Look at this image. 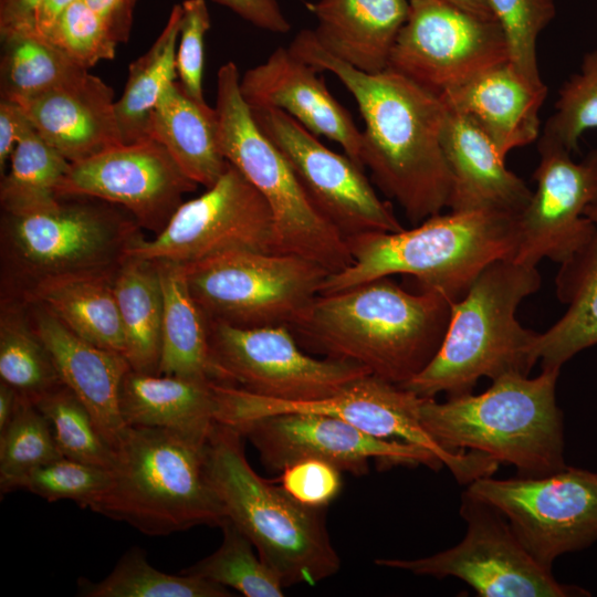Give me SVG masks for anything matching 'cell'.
<instances>
[{
	"label": "cell",
	"mask_w": 597,
	"mask_h": 597,
	"mask_svg": "<svg viewBox=\"0 0 597 597\" xmlns=\"http://www.w3.org/2000/svg\"><path fill=\"white\" fill-rule=\"evenodd\" d=\"M559 370L542 368L534 378L504 375L481 394L443 402L423 397L421 426L446 450L486 453L514 465L520 476L555 473L567 465L563 412L556 401Z\"/></svg>",
	"instance_id": "obj_4"
},
{
	"label": "cell",
	"mask_w": 597,
	"mask_h": 597,
	"mask_svg": "<svg viewBox=\"0 0 597 597\" xmlns=\"http://www.w3.org/2000/svg\"><path fill=\"white\" fill-rule=\"evenodd\" d=\"M48 419L63 457L111 470L115 451L101 434L91 412L64 384L33 401Z\"/></svg>",
	"instance_id": "obj_39"
},
{
	"label": "cell",
	"mask_w": 597,
	"mask_h": 597,
	"mask_svg": "<svg viewBox=\"0 0 597 597\" xmlns=\"http://www.w3.org/2000/svg\"><path fill=\"white\" fill-rule=\"evenodd\" d=\"M145 238L127 210L94 197L59 196L41 210L1 211L0 300L21 301L53 276L116 271Z\"/></svg>",
	"instance_id": "obj_8"
},
{
	"label": "cell",
	"mask_w": 597,
	"mask_h": 597,
	"mask_svg": "<svg viewBox=\"0 0 597 597\" xmlns=\"http://www.w3.org/2000/svg\"><path fill=\"white\" fill-rule=\"evenodd\" d=\"M149 137L198 186L211 187L228 167L219 147L216 108L189 97L177 81L165 88L151 113Z\"/></svg>",
	"instance_id": "obj_29"
},
{
	"label": "cell",
	"mask_w": 597,
	"mask_h": 597,
	"mask_svg": "<svg viewBox=\"0 0 597 597\" xmlns=\"http://www.w3.org/2000/svg\"><path fill=\"white\" fill-rule=\"evenodd\" d=\"M213 381L133 370L119 388L126 426L168 429L207 441L216 420Z\"/></svg>",
	"instance_id": "obj_27"
},
{
	"label": "cell",
	"mask_w": 597,
	"mask_h": 597,
	"mask_svg": "<svg viewBox=\"0 0 597 597\" xmlns=\"http://www.w3.org/2000/svg\"><path fill=\"white\" fill-rule=\"evenodd\" d=\"M114 292L130 368L158 374L164 298L156 262L127 256L116 272Z\"/></svg>",
	"instance_id": "obj_32"
},
{
	"label": "cell",
	"mask_w": 597,
	"mask_h": 597,
	"mask_svg": "<svg viewBox=\"0 0 597 597\" xmlns=\"http://www.w3.org/2000/svg\"><path fill=\"white\" fill-rule=\"evenodd\" d=\"M32 127L22 107L14 102L0 100V175L6 174L11 155L22 138Z\"/></svg>",
	"instance_id": "obj_48"
},
{
	"label": "cell",
	"mask_w": 597,
	"mask_h": 597,
	"mask_svg": "<svg viewBox=\"0 0 597 597\" xmlns=\"http://www.w3.org/2000/svg\"><path fill=\"white\" fill-rule=\"evenodd\" d=\"M212 379L281 401L326 398L370 374L365 367L302 350L287 325L238 327L208 322Z\"/></svg>",
	"instance_id": "obj_13"
},
{
	"label": "cell",
	"mask_w": 597,
	"mask_h": 597,
	"mask_svg": "<svg viewBox=\"0 0 597 597\" xmlns=\"http://www.w3.org/2000/svg\"><path fill=\"white\" fill-rule=\"evenodd\" d=\"M409 2V14L387 69L441 96L510 62L507 42L496 20L471 14L442 0Z\"/></svg>",
	"instance_id": "obj_15"
},
{
	"label": "cell",
	"mask_w": 597,
	"mask_h": 597,
	"mask_svg": "<svg viewBox=\"0 0 597 597\" xmlns=\"http://www.w3.org/2000/svg\"><path fill=\"white\" fill-rule=\"evenodd\" d=\"M471 14L495 20L488 4V0H442Z\"/></svg>",
	"instance_id": "obj_53"
},
{
	"label": "cell",
	"mask_w": 597,
	"mask_h": 597,
	"mask_svg": "<svg viewBox=\"0 0 597 597\" xmlns=\"http://www.w3.org/2000/svg\"><path fill=\"white\" fill-rule=\"evenodd\" d=\"M460 515L467 524L455 546L415 558H377L375 564L419 576L455 577L481 597H585L579 586L556 580L525 549L506 517L464 490Z\"/></svg>",
	"instance_id": "obj_12"
},
{
	"label": "cell",
	"mask_w": 597,
	"mask_h": 597,
	"mask_svg": "<svg viewBox=\"0 0 597 597\" xmlns=\"http://www.w3.org/2000/svg\"><path fill=\"white\" fill-rule=\"evenodd\" d=\"M519 240V216L494 210L450 211L411 229L357 234L347 239L352 263L328 274L320 294L402 274L415 279L418 291L455 302L488 265L513 259Z\"/></svg>",
	"instance_id": "obj_3"
},
{
	"label": "cell",
	"mask_w": 597,
	"mask_h": 597,
	"mask_svg": "<svg viewBox=\"0 0 597 597\" xmlns=\"http://www.w3.org/2000/svg\"><path fill=\"white\" fill-rule=\"evenodd\" d=\"M269 205L231 164L197 198L184 201L167 226L145 238L128 256L191 264L232 251H271Z\"/></svg>",
	"instance_id": "obj_16"
},
{
	"label": "cell",
	"mask_w": 597,
	"mask_h": 597,
	"mask_svg": "<svg viewBox=\"0 0 597 597\" xmlns=\"http://www.w3.org/2000/svg\"><path fill=\"white\" fill-rule=\"evenodd\" d=\"M227 62L217 73L218 140L226 160L262 195L273 218L272 252L306 258L329 274L352 263L346 238L320 212L283 154L255 123Z\"/></svg>",
	"instance_id": "obj_9"
},
{
	"label": "cell",
	"mask_w": 597,
	"mask_h": 597,
	"mask_svg": "<svg viewBox=\"0 0 597 597\" xmlns=\"http://www.w3.org/2000/svg\"><path fill=\"white\" fill-rule=\"evenodd\" d=\"M82 597H229V589L206 578L172 575L151 566L138 546L127 549L113 570L102 580H77Z\"/></svg>",
	"instance_id": "obj_37"
},
{
	"label": "cell",
	"mask_w": 597,
	"mask_h": 597,
	"mask_svg": "<svg viewBox=\"0 0 597 597\" xmlns=\"http://www.w3.org/2000/svg\"><path fill=\"white\" fill-rule=\"evenodd\" d=\"M25 303L32 325L50 350L63 384L88 409L114 450L127 427L119 410L121 384L130 369L127 358L78 337L41 304Z\"/></svg>",
	"instance_id": "obj_23"
},
{
	"label": "cell",
	"mask_w": 597,
	"mask_h": 597,
	"mask_svg": "<svg viewBox=\"0 0 597 597\" xmlns=\"http://www.w3.org/2000/svg\"><path fill=\"white\" fill-rule=\"evenodd\" d=\"M537 266L514 259L498 260L473 281L465 295L451 304L443 342L427 367L404 388L425 398L471 394L482 377L528 376L537 363L538 333L523 327L516 310L537 292Z\"/></svg>",
	"instance_id": "obj_5"
},
{
	"label": "cell",
	"mask_w": 597,
	"mask_h": 597,
	"mask_svg": "<svg viewBox=\"0 0 597 597\" xmlns=\"http://www.w3.org/2000/svg\"><path fill=\"white\" fill-rule=\"evenodd\" d=\"M176 52L179 85L192 100L206 103L202 90L205 36L211 25L206 0H185Z\"/></svg>",
	"instance_id": "obj_45"
},
{
	"label": "cell",
	"mask_w": 597,
	"mask_h": 597,
	"mask_svg": "<svg viewBox=\"0 0 597 597\" xmlns=\"http://www.w3.org/2000/svg\"><path fill=\"white\" fill-rule=\"evenodd\" d=\"M155 262L164 298L158 375L213 381L208 321L190 293L186 265Z\"/></svg>",
	"instance_id": "obj_31"
},
{
	"label": "cell",
	"mask_w": 597,
	"mask_h": 597,
	"mask_svg": "<svg viewBox=\"0 0 597 597\" xmlns=\"http://www.w3.org/2000/svg\"><path fill=\"white\" fill-rule=\"evenodd\" d=\"M488 4L505 35L510 63L531 85H545L538 71L536 43L556 14L554 1L488 0Z\"/></svg>",
	"instance_id": "obj_42"
},
{
	"label": "cell",
	"mask_w": 597,
	"mask_h": 597,
	"mask_svg": "<svg viewBox=\"0 0 597 597\" xmlns=\"http://www.w3.org/2000/svg\"><path fill=\"white\" fill-rule=\"evenodd\" d=\"M252 25L271 33L285 34L292 25L279 0H213Z\"/></svg>",
	"instance_id": "obj_47"
},
{
	"label": "cell",
	"mask_w": 597,
	"mask_h": 597,
	"mask_svg": "<svg viewBox=\"0 0 597 597\" xmlns=\"http://www.w3.org/2000/svg\"><path fill=\"white\" fill-rule=\"evenodd\" d=\"M197 187L167 149L148 138L71 164L57 196H87L115 203L143 230L157 234Z\"/></svg>",
	"instance_id": "obj_20"
},
{
	"label": "cell",
	"mask_w": 597,
	"mask_h": 597,
	"mask_svg": "<svg viewBox=\"0 0 597 597\" xmlns=\"http://www.w3.org/2000/svg\"><path fill=\"white\" fill-rule=\"evenodd\" d=\"M190 293L208 322L292 327L329 272L300 255L232 251L186 264Z\"/></svg>",
	"instance_id": "obj_11"
},
{
	"label": "cell",
	"mask_w": 597,
	"mask_h": 597,
	"mask_svg": "<svg viewBox=\"0 0 597 597\" xmlns=\"http://www.w3.org/2000/svg\"><path fill=\"white\" fill-rule=\"evenodd\" d=\"M305 7L316 18L314 34L332 55L375 74L388 67L389 55L405 24L409 0H317Z\"/></svg>",
	"instance_id": "obj_26"
},
{
	"label": "cell",
	"mask_w": 597,
	"mask_h": 597,
	"mask_svg": "<svg viewBox=\"0 0 597 597\" xmlns=\"http://www.w3.org/2000/svg\"><path fill=\"white\" fill-rule=\"evenodd\" d=\"M206 443L179 432L127 426L109 485L86 509L163 536L228 519L206 471Z\"/></svg>",
	"instance_id": "obj_7"
},
{
	"label": "cell",
	"mask_w": 597,
	"mask_h": 597,
	"mask_svg": "<svg viewBox=\"0 0 597 597\" xmlns=\"http://www.w3.org/2000/svg\"><path fill=\"white\" fill-rule=\"evenodd\" d=\"M117 270L49 277L35 284L21 301L41 304L78 337L125 356L114 292Z\"/></svg>",
	"instance_id": "obj_30"
},
{
	"label": "cell",
	"mask_w": 597,
	"mask_h": 597,
	"mask_svg": "<svg viewBox=\"0 0 597 597\" xmlns=\"http://www.w3.org/2000/svg\"><path fill=\"white\" fill-rule=\"evenodd\" d=\"M251 113L286 158L313 203L346 240L366 232L404 229L391 205L377 196L364 168L347 155L327 148L282 111L259 108Z\"/></svg>",
	"instance_id": "obj_17"
},
{
	"label": "cell",
	"mask_w": 597,
	"mask_h": 597,
	"mask_svg": "<svg viewBox=\"0 0 597 597\" xmlns=\"http://www.w3.org/2000/svg\"><path fill=\"white\" fill-rule=\"evenodd\" d=\"M597 128V50L583 56L579 71L561 87L555 111L540 138L573 153L582 135Z\"/></svg>",
	"instance_id": "obj_41"
},
{
	"label": "cell",
	"mask_w": 597,
	"mask_h": 597,
	"mask_svg": "<svg viewBox=\"0 0 597 597\" xmlns=\"http://www.w3.org/2000/svg\"><path fill=\"white\" fill-rule=\"evenodd\" d=\"M63 457L44 415L29 399L0 431V491H13L15 483L32 470Z\"/></svg>",
	"instance_id": "obj_40"
},
{
	"label": "cell",
	"mask_w": 597,
	"mask_h": 597,
	"mask_svg": "<svg viewBox=\"0 0 597 597\" xmlns=\"http://www.w3.org/2000/svg\"><path fill=\"white\" fill-rule=\"evenodd\" d=\"M220 527L223 537L219 548L181 573L232 588L245 597H282L280 577L255 555L248 536L229 519Z\"/></svg>",
	"instance_id": "obj_38"
},
{
	"label": "cell",
	"mask_w": 597,
	"mask_h": 597,
	"mask_svg": "<svg viewBox=\"0 0 597 597\" xmlns=\"http://www.w3.org/2000/svg\"><path fill=\"white\" fill-rule=\"evenodd\" d=\"M115 102L113 88L84 71L18 104L36 133L73 164L124 145Z\"/></svg>",
	"instance_id": "obj_22"
},
{
	"label": "cell",
	"mask_w": 597,
	"mask_h": 597,
	"mask_svg": "<svg viewBox=\"0 0 597 597\" xmlns=\"http://www.w3.org/2000/svg\"><path fill=\"white\" fill-rule=\"evenodd\" d=\"M76 0H43L38 17L36 32L45 36L62 12Z\"/></svg>",
	"instance_id": "obj_51"
},
{
	"label": "cell",
	"mask_w": 597,
	"mask_h": 597,
	"mask_svg": "<svg viewBox=\"0 0 597 597\" xmlns=\"http://www.w3.org/2000/svg\"><path fill=\"white\" fill-rule=\"evenodd\" d=\"M182 17L181 3L175 4L166 25L151 46L128 66L123 94L115 102L124 145L149 137L151 113L165 88L176 81V52Z\"/></svg>",
	"instance_id": "obj_33"
},
{
	"label": "cell",
	"mask_w": 597,
	"mask_h": 597,
	"mask_svg": "<svg viewBox=\"0 0 597 597\" xmlns=\"http://www.w3.org/2000/svg\"><path fill=\"white\" fill-rule=\"evenodd\" d=\"M342 471L328 462L305 459L281 472V486L297 502L310 507L327 506L341 492Z\"/></svg>",
	"instance_id": "obj_46"
},
{
	"label": "cell",
	"mask_w": 597,
	"mask_h": 597,
	"mask_svg": "<svg viewBox=\"0 0 597 597\" xmlns=\"http://www.w3.org/2000/svg\"><path fill=\"white\" fill-rule=\"evenodd\" d=\"M537 150L536 189L519 214L520 240L513 259L532 266L543 259L562 264L596 230L584 212L597 203V147L579 163L570 151L543 138Z\"/></svg>",
	"instance_id": "obj_19"
},
{
	"label": "cell",
	"mask_w": 597,
	"mask_h": 597,
	"mask_svg": "<svg viewBox=\"0 0 597 597\" xmlns=\"http://www.w3.org/2000/svg\"><path fill=\"white\" fill-rule=\"evenodd\" d=\"M318 73L289 48L279 46L240 77L241 95L251 109L282 111L315 136L337 143L345 155L364 168L362 130Z\"/></svg>",
	"instance_id": "obj_21"
},
{
	"label": "cell",
	"mask_w": 597,
	"mask_h": 597,
	"mask_svg": "<svg viewBox=\"0 0 597 597\" xmlns=\"http://www.w3.org/2000/svg\"><path fill=\"white\" fill-rule=\"evenodd\" d=\"M1 43V100L20 103L88 71L36 32L4 34Z\"/></svg>",
	"instance_id": "obj_35"
},
{
	"label": "cell",
	"mask_w": 597,
	"mask_h": 597,
	"mask_svg": "<svg viewBox=\"0 0 597 597\" xmlns=\"http://www.w3.org/2000/svg\"><path fill=\"white\" fill-rule=\"evenodd\" d=\"M242 434L216 422L206 443L208 480L227 517L252 542L284 587L316 585L335 575L341 558L325 523V507H310L250 465Z\"/></svg>",
	"instance_id": "obj_6"
},
{
	"label": "cell",
	"mask_w": 597,
	"mask_h": 597,
	"mask_svg": "<svg viewBox=\"0 0 597 597\" xmlns=\"http://www.w3.org/2000/svg\"><path fill=\"white\" fill-rule=\"evenodd\" d=\"M108 24L118 43L129 38L133 7L136 0H83Z\"/></svg>",
	"instance_id": "obj_50"
},
{
	"label": "cell",
	"mask_w": 597,
	"mask_h": 597,
	"mask_svg": "<svg viewBox=\"0 0 597 597\" xmlns=\"http://www.w3.org/2000/svg\"><path fill=\"white\" fill-rule=\"evenodd\" d=\"M111 480L108 469L61 457L22 476L13 491L25 490L49 502L70 500L86 509Z\"/></svg>",
	"instance_id": "obj_43"
},
{
	"label": "cell",
	"mask_w": 597,
	"mask_h": 597,
	"mask_svg": "<svg viewBox=\"0 0 597 597\" xmlns=\"http://www.w3.org/2000/svg\"><path fill=\"white\" fill-rule=\"evenodd\" d=\"M8 166L0 182L1 211L27 213L56 202L71 163L32 126L17 144Z\"/></svg>",
	"instance_id": "obj_36"
},
{
	"label": "cell",
	"mask_w": 597,
	"mask_h": 597,
	"mask_svg": "<svg viewBox=\"0 0 597 597\" xmlns=\"http://www.w3.org/2000/svg\"><path fill=\"white\" fill-rule=\"evenodd\" d=\"M584 214L596 224V230L559 264L555 292L567 310L537 335L534 355L542 368L561 369L576 354L597 344V203L588 206Z\"/></svg>",
	"instance_id": "obj_28"
},
{
	"label": "cell",
	"mask_w": 597,
	"mask_h": 597,
	"mask_svg": "<svg viewBox=\"0 0 597 597\" xmlns=\"http://www.w3.org/2000/svg\"><path fill=\"white\" fill-rule=\"evenodd\" d=\"M496 507L542 566L597 542V472L566 465L538 478H480L465 489Z\"/></svg>",
	"instance_id": "obj_14"
},
{
	"label": "cell",
	"mask_w": 597,
	"mask_h": 597,
	"mask_svg": "<svg viewBox=\"0 0 597 597\" xmlns=\"http://www.w3.org/2000/svg\"><path fill=\"white\" fill-rule=\"evenodd\" d=\"M547 94L546 85H531L505 62L440 97L449 109L474 121L505 158L512 149L538 139L540 109Z\"/></svg>",
	"instance_id": "obj_25"
},
{
	"label": "cell",
	"mask_w": 597,
	"mask_h": 597,
	"mask_svg": "<svg viewBox=\"0 0 597 597\" xmlns=\"http://www.w3.org/2000/svg\"><path fill=\"white\" fill-rule=\"evenodd\" d=\"M447 109L442 148L452 176L450 211L494 210L519 216L532 191L506 168L505 158L474 121Z\"/></svg>",
	"instance_id": "obj_24"
},
{
	"label": "cell",
	"mask_w": 597,
	"mask_h": 597,
	"mask_svg": "<svg viewBox=\"0 0 597 597\" xmlns=\"http://www.w3.org/2000/svg\"><path fill=\"white\" fill-rule=\"evenodd\" d=\"M271 472L281 473L290 464L316 459L342 472L364 475L369 461L384 468L426 465L442 469L443 463L428 450L402 441L370 436L336 417L312 412H282L259 417L235 427Z\"/></svg>",
	"instance_id": "obj_18"
},
{
	"label": "cell",
	"mask_w": 597,
	"mask_h": 597,
	"mask_svg": "<svg viewBox=\"0 0 597 597\" xmlns=\"http://www.w3.org/2000/svg\"><path fill=\"white\" fill-rule=\"evenodd\" d=\"M44 38L84 70L112 60L118 44L108 24L83 0L69 6Z\"/></svg>",
	"instance_id": "obj_44"
},
{
	"label": "cell",
	"mask_w": 597,
	"mask_h": 597,
	"mask_svg": "<svg viewBox=\"0 0 597 597\" xmlns=\"http://www.w3.org/2000/svg\"><path fill=\"white\" fill-rule=\"evenodd\" d=\"M289 49L318 72L333 73L352 94L365 124L362 165L409 222L417 226L448 208L452 176L442 148V98L390 69H355L328 53L310 29L296 33Z\"/></svg>",
	"instance_id": "obj_1"
},
{
	"label": "cell",
	"mask_w": 597,
	"mask_h": 597,
	"mask_svg": "<svg viewBox=\"0 0 597 597\" xmlns=\"http://www.w3.org/2000/svg\"><path fill=\"white\" fill-rule=\"evenodd\" d=\"M42 2L43 0H0V35L36 32V17Z\"/></svg>",
	"instance_id": "obj_49"
},
{
	"label": "cell",
	"mask_w": 597,
	"mask_h": 597,
	"mask_svg": "<svg viewBox=\"0 0 597 597\" xmlns=\"http://www.w3.org/2000/svg\"><path fill=\"white\" fill-rule=\"evenodd\" d=\"M22 396L10 385L0 380V431H2L15 416Z\"/></svg>",
	"instance_id": "obj_52"
},
{
	"label": "cell",
	"mask_w": 597,
	"mask_h": 597,
	"mask_svg": "<svg viewBox=\"0 0 597 597\" xmlns=\"http://www.w3.org/2000/svg\"><path fill=\"white\" fill-rule=\"evenodd\" d=\"M0 380L32 402L63 385L23 301L0 300Z\"/></svg>",
	"instance_id": "obj_34"
},
{
	"label": "cell",
	"mask_w": 597,
	"mask_h": 597,
	"mask_svg": "<svg viewBox=\"0 0 597 597\" xmlns=\"http://www.w3.org/2000/svg\"><path fill=\"white\" fill-rule=\"evenodd\" d=\"M451 304L439 292H410L386 276L318 294L291 329L325 357L404 386L438 353Z\"/></svg>",
	"instance_id": "obj_2"
},
{
	"label": "cell",
	"mask_w": 597,
	"mask_h": 597,
	"mask_svg": "<svg viewBox=\"0 0 597 597\" xmlns=\"http://www.w3.org/2000/svg\"><path fill=\"white\" fill-rule=\"evenodd\" d=\"M216 420L231 427L282 412H312L342 419L362 431L386 440L421 447L433 453L458 483L493 475L499 462L486 453L452 452L437 443L422 428L420 407L423 397L375 375L367 374L322 399L281 401L260 397L241 388L213 383Z\"/></svg>",
	"instance_id": "obj_10"
}]
</instances>
